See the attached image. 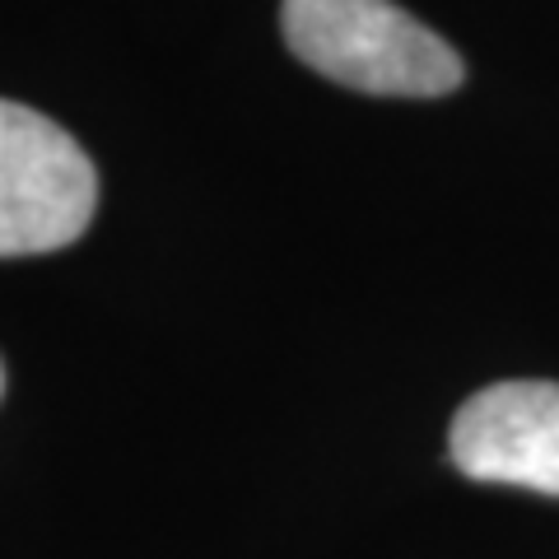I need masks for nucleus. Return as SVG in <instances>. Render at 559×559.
<instances>
[{"label": "nucleus", "mask_w": 559, "mask_h": 559, "mask_svg": "<svg viewBox=\"0 0 559 559\" xmlns=\"http://www.w3.org/2000/svg\"><path fill=\"white\" fill-rule=\"evenodd\" d=\"M98 210V168L51 117L0 98V257L70 248Z\"/></svg>", "instance_id": "2"}, {"label": "nucleus", "mask_w": 559, "mask_h": 559, "mask_svg": "<svg viewBox=\"0 0 559 559\" xmlns=\"http://www.w3.org/2000/svg\"><path fill=\"white\" fill-rule=\"evenodd\" d=\"M280 28L304 66L373 98H443L466 80L457 51L392 0H285Z\"/></svg>", "instance_id": "1"}, {"label": "nucleus", "mask_w": 559, "mask_h": 559, "mask_svg": "<svg viewBox=\"0 0 559 559\" xmlns=\"http://www.w3.org/2000/svg\"><path fill=\"white\" fill-rule=\"evenodd\" d=\"M448 457L471 480L559 499V382H495L452 415Z\"/></svg>", "instance_id": "3"}, {"label": "nucleus", "mask_w": 559, "mask_h": 559, "mask_svg": "<svg viewBox=\"0 0 559 559\" xmlns=\"http://www.w3.org/2000/svg\"><path fill=\"white\" fill-rule=\"evenodd\" d=\"M0 392H5V369H0Z\"/></svg>", "instance_id": "4"}]
</instances>
